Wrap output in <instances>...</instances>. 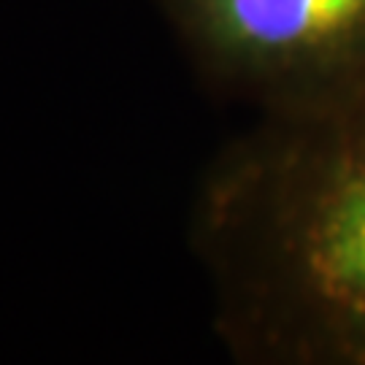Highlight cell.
<instances>
[{
    "instance_id": "obj_1",
    "label": "cell",
    "mask_w": 365,
    "mask_h": 365,
    "mask_svg": "<svg viewBox=\"0 0 365 365\" xmlns=\"http://www.w3.org/2000/svg\"><path fill=\"white\" fill-rule=\"evenodd\" d=\"M190 247L244 365H365V90L260 119L209 163Z\"/></svg>"
},
{
    "instance_id": "obj_2",
    "label": "cell",
    "mask_w": 365,
    "mask_h": 365,
    "mask_svg": "<svg viewBox=\"0 0 365 365\" xmlns=\"http://www.w3.org/2000/svg\"><path fill=\"white\" fill-rule=\"evenodd\" d=\"M200 84L260 119H309L365 90V0H152Z\"/></svg>"
}]
</instances>
